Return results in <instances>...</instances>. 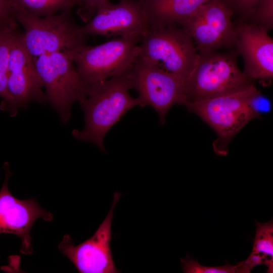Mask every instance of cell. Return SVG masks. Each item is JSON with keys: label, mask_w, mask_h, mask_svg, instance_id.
Returning a JSON list of instances; mask_svg holds the SVG:
<instances>
[{"label": "cell", "mask_w": 273, "mask_h": 273, "mask_svg": "<svg viewBox=\"0 0 273 273\" xmlns=\"http://www.w3.org/2000/svg\"><path fill=\"white\" fill-rule=\"evenodd\" d=\"M17 22L13 18L0 21V97L1 109L9 101L7 89L8 70L13 40L18 32Z\"/></svg>", "instance_id": "obj_16"}, {"label": "cell", "mask_w": 273, "mask_h": 273, "mask_svg": "<svg viewBox=\"0 0 273 273\" xmlns=\"http://www.w3.org/2000/svg\"><path fill=\"white\" fill-rule=\"evenodd\" d=\"M141 39L122 37L96 46L85 47L73 55V61L81 79L90 85L125 72L139 55Z\"/></svg>", "instance_id": "obj_8"}, {"label": "cell", "mask_w": 273, "mask_h": 273, "mask_svg": "<svg viewBox=\"0 0 273 273\" xmlns=\"http://www.w3.org/2000/svg\"><path fill=\"white\" fill-rule=\"evenodd\" d=\"M131 67L122 74L89 85L86 97L79 102L84 115V127L72 131L75 139L92 142L106 152L103 141L107 132L128 111L141 106L138 97L129 94Z\"/></svg>", "instance_id": "obj_1"}, {"label": "cell", "mask_w": 273, "mask_h": 273, "mask_svg": "<svg viewBox=\"0 0 273 273\" xmlns=\"http://www.w3.org/2000/svg\"><path fill=\"white\" fill-rule=\"evenodd\" d=\"M182 269L186 273H246L243 265L238 263L232 265L229 263L220 266H207L200 265L197 260L190 258L188 255L181 258Z\"/></svg>", "instance_id": "obj_20"}, {"label": "cell", "mask_w": 273, "mask_h": 273, "mask_svg": "<svg viewBox=\"0 0 273 273\" xmlns=\"http://www.w3.org/2000/svg\"><path fill=\"white\" fill-rule=\"evenodd\" d=\"M139 49V57L178 76L185 82L199 58L192 38L178 25L150 28L142 37Z\"/></svg>", "instance_id": "obj_5"}, {"label": "cell", "mask_w": 273, "mask_h": 273, "mask_svg": "<svg viewBox=\"0 0 273 273\" xmlns=\"http://www.w3.org/2000/svg\"><path fill=\"white\" fill-rule=\"evenodd\" d=\"M235 48L244 61V73L267 85L273 77V39L261 26L240 21L235 25Z\"/></svg>", "instance_id": "obj_14"}, {"label": "cell", "mask_w": 273, "mask_h": 273, "mask_svg": "<svg viewBox=\"0 0 273 273\" xmlns=\"http://www.w3.org/2000/svg\"><path fill=\"white\" fill-rule=\"evenodd\" d=\"M12 8V17L23 26L22 42L35 59L55 52L74 53L86 46L88 36L81 31L71 10L37 16L19 8Z\"/></svg>", "instance_id": "obj_3"}, {"label": "cell", "mask_w": 273, "mask_h": 273, "mask_svg": "<svg viewBox=\"0 0 273 273\" xmlns=\"http://www.w3.org/2000/svg\"><path fill=\"white\" fill-rule=\"evenodd\" d=\"M251 109L260 116L261 113L268 112L271 109L270 101L257 89L252 95L249 101Z\"/></svg>", "instance_id": "obj_23"}, {"label": "cell", "mask_w": 273, "mask_h": 273, "mask_svg": "<svg viewBox=\"0 0 273 273\" xmlns=\"http://www.w3.org/2000/svg\"><path fill=\"white\" fill-rule=\"evenodd\" d=\"M235 14L240 17L250 12L256 6L259 0H222Z\"/></svg>", "instance_id": "obj_22"}, {"label": "cell", "mask_w": 273, "mask_h": 273, "mask_svg": "<svg viewBox=\"0 0 273 273\" xmlns=\"http://www.w3.org/2000/svg\"><path fill=\"white\" fill-rule=\"evenodd\" d=\"M241 21L265 28H273V0H259L255 8L247 15L241 17Z\"/></svg>", "instance_id": "obj_19"}, {"label": "cell", "mask_w": 273, "mask_h": 273, "mask_svg": "<svg viewBox=\"0 0 273 273\" xmlns=\"http://www.w3.org/2000/svg\"><path fill=\"white\" fill-rule=\"evenodd\" d=\"M234 48L224 52L199 53L197 63L186 82L185 103H196L242 90L254 80L240 70Z\"/></svg>", "instance_id": "obj_2"}, {"label": "cell", "mask_w": 273, "mask_h": 273, "mask_svg": "<svg viewBox=\"0 0 273 273\" xmlns=\"http://www.w3.org/2000/svg\"><path fill=\"white\" fill-rule=\"evenodd\" d=\"M74 53L55 52L41 55L34 60L48 102L64 124L69 120L73 104L85 98L89 87L74 67Z\"/></svg>", "instance_id": "obj_4"}, {"label": "cell", "mask_w": 273, "mask_h": 273, "mask_svg": "<svg viewBox=\"0 0 273 273\" xmlns=\"http://www.w3.org/2000/svg\"><path fill=\"white\" fill-rule=\"evenodd\" d=\"M12 8L9 0H0V21L12 17Z\"/></svg>", "instance_id": "obj_24"}, {"label": "cell", "mask_w": 273, "mask_h": 273, "mask_svg": "<svg viewBox=\"0 0 273 273\" xmlns=\"http://www.w3.org/2000/svg\"><path fill=\"white\" fill-rule=\"evenodd\" d=\"M110 0H77V14L85 23L94 16L97 10Z\"/></svg>", "instance_id": "obj_21"}, {"label": "cell", "mask_w": 273, "mask_h": 273, "mask_svg": "<svg viewBox=\"0 0 273 273\" xmlns=\"http://www.w3.org/2000/svg\"><path fill=\"white\" fill-rule=\"evenodd\" d=\"M131 89L138 93L141 107L149 105L164 124L167 113L174 104L183 105L186 98V82L155 63L138 57L129 70Z\"/></svg>", "instance_id": "obj_7"}, {"label": "cell", "mask_w": 273, "mask_h": 273, "mask_svg": "<svg viewBox=\"0 0 273 273\" xmlns=\"http://www.w3.org/2000/svg\"><path fill=\"white\" fill-rule=\"evenodd\" d=\"M121 196L120 193H114L110 211L92 237L75 246L72 239L68 234L63 236L59 245V249L79 272H119L113 260L110 242L114 210Z\"/></svg>", "instance_id": "obj_11"}, {"label": "cell", "mask_w": 273, "mask_h": 273, "mask_svg": "<svg viewBox=\"0 0 273 273\" xmlns=\"http://www.w3.org/2000/svg\"><path fill=\"white\" fill-rule=\"evenodd\" d=\"M18 31L12 45L8 70V103L1 110L15 116L20 108H27L31 101L48 102L43 84L37 73L35 59L25 48Z\"/></svg>", "instance_id": "obj_10"}, {"label": "cell", "mask_w": 273, "mask_h": 273, "mask_svg": "<svg viewBox=\"0 0 273 273\" xmlns=\"http://www.w3.org/2000/svg\"><path fill=\"white\" fill-rule=\"evenodd\" d=\"M6 177L0 190V234H11L21 240L20 252L30 255L33 252L31 229L35 220L42 218L51 221L53 214L43 209L35 199L19 200L9 191L8 180L12 175L9 164L4 165Z\"/></svg>", "instance_id": "obj_13"}, {"label": "cell", "mask_w": 273, "mask_h": 273, "mask_svg": "<svg viewBox=\"0 0 273 273\" xmlns=\"http://www.w3.org/2000/svg\"><path fill=\"white\" fill-rule=\"evenodd\" d=\"M150 24L140 0H120L100 7L93 18L80 26L85 35L107 37H142L149 30Z\"/></svg>", "instance_id": "obj_12"}, {"label": "cell", "mask_w": 273, "mask_h": 273, "mask_svg": "<svg viewBox=\"0 0 273 273\" xmlns=\"http://www.w3.org/2000/svg\"><path fill=\"white\" fill-rule=\"evenodd\" d=\"M210 0H140L150 28L180 25Z\"/></svg>", "instance_id": "obj_15"}, {"label": "cell", "mask_w": 273, "mask_h": 273, "mask_svg": "<svg viewBox=\"0 0 273 273\" xmlns=\"http://www.w3.org/2000/svg\"><path fill=\"white\" fill-rule=\"evenodd\" d=\"M11 6L40 17L71 10L77 0H9Z\"/></svg>", "instance_id": "obj_17"}, {"label": "cell", "mask_w": 273, "mask_h": 273, "mask_svg": "<svg viewBox=\"0 0 273 273\" xmlns=\"http://www.w3.org/2000/svg\"><path fill=\"white\" fill-rule=\"evenodd\" d=\"M257 89L253 84L244 90L183 105L215 131L218 139L214 142V150L225 155L235 135L250 121L260 117L249 105L250 98Z\"/></svg>", "instance_id": "obj_6"}, {"label": "cell", "mask_w": 273, "mask_h": 273, "mask_svg": "<svg viewBox=\"0 0 273 273\" xmlns=\"http://www.w3.org/2000/svg\"><path fill=\"white\" fill-rule=\"evenodd\" d=\"M233 12L222 0H210L180 25L192 38L198 53L236 47Z\"/></svg>", "instance_id": "obj_9"}, {"label": "cell", "mask_w": 273, "mask_h": 273, "mask_svg": "<svg viewBox=\"0 0 273 273\" xmlns=\"http://www.w3.org/2000/svg\"><path fill=\"white\" fill-rule=\"evenodd\" d=\"M259 254L267 267V272H273L272 219L265 223L256 222V234L252 251Z\"/></svg>", "instance_id": "obj_18"}]
</instances>
